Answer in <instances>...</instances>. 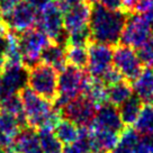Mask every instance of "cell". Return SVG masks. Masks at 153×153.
Wrapping results in <instances>:
<instances>
[{
  "label": "cell",
  "instance_id": "42",
  "mask_svg": "<svg viewBox=\"0 0 153 153\" xmlns=\"http://www.w3.org/2000/svg\"><path fill=\"white\" fill-rule=\"evenodd\" d=\"M152 39H153V35H152Z\"/></svg>",
  "mask_w": 153,
  "mask_h": 153
},
{
  "label": "cell",
  "instance_id": "29",
  "mask_svg": "<svg viewBox=\"0 0 153 153\" xmlns=\"http://www.w3.org/2000/svg\"><path fill=\"white\" fill-rule=\"evenodd\" d=\"M100 79L106 85V87H109V86L115 85V83H117V82L122 81V80L124 79V76L120 74V72L118 71L117 69H115V68L113 67V68H110L109 70L101 76Z\"/></svg>",
  "mask_w": 153,
  "mask_h": 153
},
{
  "label": "cell",
  "instance_id": "36",
  "mask_svg": "<svg viewBox=\"0 0 153 153\" xmlns=\"http://www.w3.org/2000/svg\"><path fill=\"white\" fill-rule=\"evenodd\" d=\"M62 1L68 8L71 6L78 5V4H82V2H91V0H62Z\"/></svg>",
  "mask_w": 153,
  "mask_h": 153
},
{
  "label": "cell",
  "instance_id": "40",
  "mask_svg": "<svg viewBox=\"0 0 153 153\" xmlns=\"http://www.w3.org/2000/svg\"><path fill=\"white\" fill-rule=\"evenodd\" d=\"M152 25H153V13H152Z\"/></svg>",
  "mask_w": 153,
  "mask_h": 153
},
{
  "label": "cell",
  "instance_id": "30",
  "mask_svg": "<svg viewBox=\"0 0 153 153\" xmlns=\"http://www.w3.org/2000/svg\"><path fill=\"white\" fill-rule=\"evenodd\" d=\"M23 0H0V9L2 11V15H8Z\"/></svg>",
  "mask_w": 153,
  "mask_h": 153
},
{
  "label": "cell",
  "instance_id": "31",
  "mask_svg": "<svg viewBox=\"0 0 153 153\" xmlns=\"http://www.w3.org/2000/svg\"><path fill=\"white\" fill-rule=\"evenodd\" d=\"M24 1H26L28 5H30L33 7L37 13H39L45 6L48 5L50 0H24Z\"/></svg>",
  "mask_w": 153,
  "mask_h": 153
},
{
  "label": "cell",
  "instance_id": "28",
  "mask_svg": "<svg viewBox=\"0 0 153 153\" xmlns=\"http://www.w3.org/2000/svg\"><path fill=\"white\" fill-rule=\"evenodd\" d=\"M137 55L144 67H153V39L151 38L149 42L137 48Z\"/></svg>",
  "mask_w": 153,
  "mask_h": 153
},
{
  "label": "cell",
  "instance_id": "11",
  "mask_svg": "<svg viewBox=\"0 0 153 153\" xmlns=\"http://www.w3.org/2000/svg\"><path fill=\"white\" fill-rule=\"evenodd\" d=\"M38 13L26 1H22L2 17V23L7 28L15 33H23L29 28H33L37 24Z\"/></svg>",
  "mask_w": 153,
  "mask_h": 153
},
{
  "label": "cell",
  "instance_id": "17",
  "mask_svg": "<svg viewBox=\"0 0 153 153\" xmlns=\"http://www.w3.org/2000/svg\"><path fill=\"white\" fill-rule=\"evenodd\" d=\"M67 48L51 42L46 48L42 51L41 62L54 68L57 72H61L68 65L67 62Z\"/></svg>",
  "mask_w": 153,
  "mask_h": 153
},
{
  "label": "cell",
  "instance_id": "9",
  "mask_svg": "<svg viewBox=\"0 0 153 153\" xmlns=\"http://www.w3.org/2000/svg\"><path fill=\"white\" fill-rule=\"evenodd\" d=\"M89 73H85V70L68 64L59 74L57 90L59 96H62L71 101L82 95L86 81Z\"/></svg>",
  "mask_w": 153,
  "mask_h": 153
},
{
  "label": "cell",
  "instance_id": "16",
  "mask_svg": "<svg viewBox=\"0 0 153 153\" xmlns=\"http://www.w3.org/2000/svg\"><path fill=\"white\" fill-rule=\"evenodd\" d=\"M13 145L17 153H43L38 134L32 127L22 129L15 137Z\"/></svg>",
  "mask_w": 153,
  "mask_h": 153
},
{
  "label": "cell",
  "instance_id": "25",
  "mask_svg": "<svg viewBox=\"0 0 153 153\" xmlns=\"http://www.w3.org/2000/svg\"><path fill=\"white\" fill-rule=\"evenodd\" d=\"M22 129V125L15 115L6 111H0V131L2 133L15 140Z\"/></svg>",
  "mask_w": 153,
  "mask_h": 153
},
{
  "label": "cell",
  "instance_id": "37",
  "mask_svg": "<svg viewBox=\"0 0 153 153\" xmlns=\"http://www.w3.org/2000/svg\"><path fill=\"white\" fill-rule=\"evenodd\" d=\"M0 153H17V151L14 148V145H9V146H1Z\"/></svg>",
  "mask_w": 153,
  "mask_h": 153
},
{
  "label": "cell",
  "instance_id": "38",
  "mask_svg": "<svg viewBox=\"0 0 153 153\" xmlns=\"http://www.w3.org/2000/svg\"><path fill=\"white\" fill-rule=\"evenodd\" d=\"M7 29L8 28H7V26L4 23H0V35L7 33Z\"/></svg>",
  "mask_w": 153,
  "mask_h": 153
},
{
  "label": "cell",
  "instance_id": "2",
  "mask_svg": "<svg viewBox=\"0 0 153 153\" xmlns=\"http://www.w3.org/2000/svg\"><path fill=\"white\" fill-rule=\"evenodd\" d=\"M24 111L29 127L37 129H54L62 115L53 106L52 101L43 98L29 87L19 91Z\"/></svg>",
  "mask_w": 153,
  "mask_h": 153
},
{
  "label": "cell",
  "instance_id": "6",
  "mask_svg": "<svg viewBox=\"0 0 153 153\" xmlns=\"http://www.w3.org/2000/svg\"><path fill=\"white\" fill-rule=\"evenodd\" d=\"M152 24L144 15L135 11L128 13L120 36V44L140 48L152 38Z\"/></svg>",
  "mask_w": 153,
  "mask_h": 153
},
{
  "label": "cell",
  "instance_id": "5",
  "mask_svg": "<svg viewBox=\"0 0 153 153\" xmlns=\"http://www.w3.org/2000/svg\"><path fill=\"white\" fill-rule=\"evenodd\" d=\"M28 87L50 101L57 97L59 74L54 68L41 62L28 70Z\"/></svg>",
  "mask_w": 153,
  "mask_h": 153
},
{
  "label": "cell",
  "instance_id": "33",
  "mask_svg": "<svg viewBox=\"0 0 153 153\" xmlns=\"http://www.w3.org/2000/svg\"><path fill=\"white\" fill-rule=\"evenodd\" d=\"M13 143H14V140L0 131V148L1 146H9V145H13Z\"/></svg>",
  "mask_w": 153,
  "mask_h": 153
},
{
  "label": "cell",
  "instance_id": "3",
  "mask_svg": "<svg viewBox=\"0 0 153 153\" xmlns=\"http://www.w3.org/2000/svg\"><path fill=\"white\" fill-rule=\"evenodd\" d=\"M36 26L48 34L54 43L68 48L69 33L64 28V11L59 0H50L48 5L38 13Z\"/></svg>",
  "mask_w": 153,
  "mask_h": 153
},
{
  "label": "cell",
  "instance_id": "35",
  "mask_svg": "<svg viewBox=\"0 0 153 153\" xmlns=\"http://www.w3.org/2000/svg\"><path fill=\"white\" fill-rule=\"evenodd\" d=\"M124 1V6H125V10L127 13H133L135 6L137 4L139 0H123Z\"/></svg>",
  "mask_w": 153,
  "mask_h": 153
},
{
  "label": "cell",
  "instance_id": "26",
  "mask_svg": "<svg viewBox=\"0 0 153 153\" xmlns=\"http://www.w3.org/2000/svg\"><path fill=\"white\" fill-rule=\"evenodd\" d=\"M134 126L142 135L153 133V104H144Z\"/></svg>",
  "mask_w": 153,
  "mask_h": 153
},
{
  "label": "cell",
  "instance_id": "15",
  "mask_svg": "<svg viewBox=\"0 0 153 153\" xmlns=\"http://www.w3.org/2000/svg\"><path fill=\"white\" fill-rule=\"evenodd\" d=\"M91 152L108 153L120 142V133L90 126Z\"/></svg>",
  "mask_w": 153,
  "mask_h": 153
},
{
  "label": "cell",
  "instance_id": "24",
  "mask_svg": "<svg viewBox=\"0 0 153 153\" xmlns=\"http://www.w3.org/2000/svg\"><path fill=\"white\" fill-rule=\"evenodd\" d=\"M65 52H67L68 64L79 68L81 70H86L88 68V62H89L88 48L69 45L67 50H65Z\"/></svg>",
  "mask_w": 153,
  "mask_h": 153
},
{
  "label": "cell",
  "instance_id": "21",
  "mask_svg": "<svg viewBox=\"0 0 153 153\" xmlns=\"http://www.w3.org/2000/svg\"><path fill=\"white\" fill-rule=\"evenodd\" d=\"M53 132L56 135L57 139L62 142V144L69 145L76 143L78 141L80 135V127L71 120L62 117L55 125Z\"/></svg>",
  "mask_w": 153,
  "mask_h": 153
},
{
  "label": "cell",
  "instance_id": "10",
  "mask_svg": "<svg viewBox=\"0 0 153 153\" xmlns=\"http://www.w3.org/2000/svg\"><path fill=\"white\" fill-rule=\"evenodd\" d=\"M89 62H88V73L91 76L99 78L113 68V56L114 50L113 46L107 44L91 42L88 45Z\"/></svg>",
  "mask_w": 153,
  "mask_h": 153
},
{
  "label": "cell",
  "instance_id": "22",
  "mask_svg": "<svg viewBox=\"0 0 153 153\" xmlns=\"http://www.w3.org/2000/svg\"><path fill=\"white\" fill-rule=\"evenodd\" d=\"M134 94L133 86L126 79L115 83L113 86L107 87V99L108 102L116 107H120L124 101H126Z\"/></svg>",
  "mask_w": 153,
  "mask_h": 153
},
{
  "label": "cell",
  "instance_id": "4",
  "mask_svg": "<svg viewBox=\"0 0 153 153\" xmlns=\"http://www.w3.org/2000/svg\"><path fill=\"white\" fill-rule=\"evenodd\" d=\"M17 37L25 67L29 70L41 63L42 51L51 43V38L48 34L38 27H33L23 33H17Z\"/></svg>",
  "mask_w": 153,
  "mask_h": 153
},
{
  "label": "cell",
  "instance_id": "12",
  "mask_svg": "<svg viewBox=\"0 0 153 153\" xmlns=\"http://www.w3.org/2000/svg\"><path fill=\"white\" fill-rule=\"evenodd\" d=\"M28 82V69L24 64L6 65L0 71V98L19 91Z\"/></svg>",
  "mask_w": 153,
  "mask_h": 153
},
{
  "label": "cell",
  "instance_id": "23",
  "mask_svg": "<svg viewBox=\"0 0 153 153\" xmlns=\"http://www.w3.org/2000/svg\"><path fill=\"white\" fill-rule=\"evenodd\" d=\"M38 139L43 153H62L63 144L53 129H38Z\"/></svg>",
  "mask_w": 153,
  "mask_h": 153
},
{
  "label": "cell",
  "instance_id": "19",
  "mask_svg": "<svg viewBox=\"0 0 153 153\" xmlns=\"http://www.w3.org/2000/svg\"><path fill=\"white\" fill-rule=\"evenodd\" d=\"M82 95L90 99L97 107L108 102L107 99V87L101 79L95 78L89 74L86 81Z\"/></svg>",
  "mask_w": 153,
  "mask_h": 153
},
{
  "label": "cell",
  "instance_id": "8",
  "mask_svg": "<svg viewBox=\"0 0 153 153\" xmlns=\"http://www.w3.org/2000/svg\"><path fill=\"white\" fill-rule=\"evenodd\" d=\"M97 109L98 107L90 99L80 95L64 106L61 110V115L63 118L71 120L79 127H90L94 123Z\"/></svg>",
  "mask_w": 153,
  "mask_h": 153
},
{
  "label": "cell",
  "instance_id": "27",
  "mask_svg": "<svg viewBox=\"0 0 153 153\" xmlns=\"http://www.w3.org/2000/svg\"><path fill=\"white\" fill-rule=\"evenodd\" d=\"M91 43V34L89 26H86L83 28L76 29L69 33V45L71 46H82L87 48Z\"/></svg>",
  "mask_w": 153,
  "mask_h": 153
},
{
  "label": "cell",
  "instance_id": "41",
  "mask_svg": "<svg viewBox=\"0 0 153 153\" xmlns=\"http://www.w3.org/2000/svg\"><path fill=\"white\" fill-rule=\"evenodd\" d=\"M151 69H152V71H153V67H152V68H151Z\"/></svg>",
  "mask_w": 153,
  "mask_h": 153
},
{
  "label": "cell",
  "instance_id": "39",
  "mask_svg": "<svg viewBox=\"0 0 153 153\" xmlns=\"http://www.w3.org/2000/svg\"><path fill=\"white\" fill-rule=\"evenodd\" d=\"M2 17H4V15H2V11L0 9V23H2Z\"/></svg>",
  "mask_w": 153,
  "mask_h": 153
},
{
  "label": "cell",
  "instance_id": "14",
  "mask_svg": "<svg viewBox=\"0 0 153 153\" xmlns=\"http://www.w3.org/2000/svg\"><path fill=\"white\" fill-rule=\"evenodd\" d=\"M91 2H82L71 6L64 11V28L70 33L76 29L89 26Z\"/></svg>",
  "mask_w": 153,
  "mask_h": 153
},
{
  "label": "cell",
  "instance_id": "13",
  "mask_svg": "<svg viewBox=\"0 0 153 153\" xmlns=\"http://www.w3.org/2000/svg\"><path fill=\"white\" fill-rule=\"evenodd\" d=\"M91 126L113 131V132L120 134L126 127L120 118L118 107H116L110 102H106L98 107L95 120H94V123Z\"/></svg>",
  "mask_w": 153,
  "mask_h": 153
},
{
  "label": "cell",
  "instance_id": "7",
  "mask_svg": "<svg viewBox=\"0 0 153 153\" xmlns=\"http://www.w3.org/2000/svg\"><path fill=\"white\" fill-rule=\"evenodd\" d=\"M113 65L131 83H133L144 70L137 52H135L133 48L123 44H118L114 50Z\"/></svg>",
  "mask_w": 153,
  "mask_h": 153
},
{
  "label": "cell",
  "instance_id": "20",
  "mask_svg": "<svg viewBox=\"0 0 153 153\" xmlns=\"http://www.w3.org/2000/svg\"><path fill=\"white\" fill-rule=\"evenodd\" d=\"M144 102L137 95H133L118 107L120 118L125 126H134L143 108Z\"/></svg>",
  "mask_w": 153,
  "mask_h": 153
},
{
  "label": "cell",
  "instance_id": "1",
  "mask_svg": "<svg viewBox=\"0 0 153 153\" xmlns=\"http://www.w3.org/2000/svg\"><path fill=\"white\" fill-rule=\"evenodd\" d=\"M128 13L125 10H109L100 2H91L89 29L91 42L116 46L120 43Z\"/></svg>",
  "mask_w": 153,
  "mask_h": 153
},
{
  "label": "cell",
  "instance_id": "18",
  "mask_svg": "<svg viewBox=\"0 0 153 153\" xmlns=\"http://www.w3.org/2000/svg\"><path fill=\"white\" fill-rule=\"evenodd\" d=\"M132 86L134 94L139 96L144 104H153V71L151 68L144 69Z\"/></svg>",
  "mask_w": 153,
  "mask_h": 153
},
{
  "label": "cell",
  "instance_id": "34",
  "mask_svg": "<svg viewBox=\"0 0 153 153\" xmlns=\"http://www.w3.org/2000/svg\"><path fill=\"white\" fill-rule=\"evenodd\" d=\"M108 153H133V150L132 149L125 146L123 144H117L111 151H109Z\"/></svg>",
  "mask_w": 153,
  "mask_h": 153
},
{
  "label": "cell",
  "instance_id": "32",
  "mask_svg": "<svg viewBox=\"0 0 153 153\" xmlns=\"http://www.w3.org/2000/svg\"><path fill=\"white\" fill-rule=\"evenodd\" d=\"M62 153H85L82 151V149L78 145V144L73 143V144H69V145H65L63 148Z\"/></svg>",
  "mask_w": 153,
  "mask_h": 153
}]
</instances>
